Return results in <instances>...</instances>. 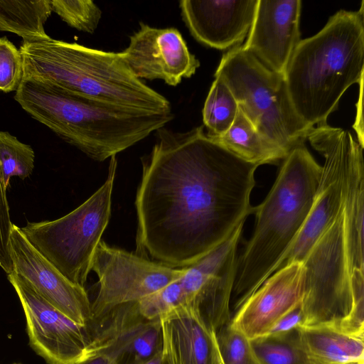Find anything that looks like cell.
<instances>
[{"mask_svg": "<svg viewBox=\"0 0 364 364\" xmlns=\"http://www.w3.org/2000/svg\"><path fill=\"white\" fill-rule=\"evenodd\" d=\"M141 159L135 206L136 254L174 268L191 265L224 242L253 212L258 167L207 135L165 127Z\"/></svg>", "mask_w": 364, "mask_h": 364, "instance_id": "obj_1", "label": "cell"}, {"mask_svg": "<svg viewBox=\"0 0 364 364\" xmlns=\"http://www.w3.org/2000/svg\"><path fill=\"white\" fill-rule=\"evenodd\" d=\"M320 166L301 144L282 161L264 200L253 207V234L237 259L230 302L235 312L278 268L303 226L321 179Z\"/></svg>", "mask_w": 364, "mask_h": 364, "instance_id": "obj_2", "label": "cell"}, {"mask_svg": "<svg viewBox=\"0 0 364 364\" xmlns=\"http://www.w3.org/2000/svg\"><path fill=\"white\" fill-rule=\"evenodd\" d=\"M14 98L34 119L97 161L132 146L174 117L104 104L29 78H23Z\"/></svg>", "mask_w": 364, "mask_h": 364, "instance_id": "obj_3", "label": "cell"}, {"mask_svg": "<svg viewBox=\"0 0 364 364\" xmlns=\"http://www.w3.org/2000/svg\"><path fill=\"white\" fill-rule=\"evenodd\" d=\"M363 1L358 11H338L291 55L284 78L296 112L309 127L327 124L344 92L363 80Z\"/></svg>", "mask_w": 364, "mask_h": 364, "instance_id": "obj_4", "label": "cell"}, {"mask_svg": "<svg viewBox=\"0 0 364 364\" xmlns=\"http://www.w3.org/2000/svg\"><path fill=\"white\" fill-rule=\"evenodd\" d=\"M23 77L44 82L73 95L138 110L171 112L164 96L139 79L121 52L94 49L49 37L23 41Z\"/></svg>", "mask_w": 364, "mask_h": 364, "instance_id": "obj_5", "label": "cell"}, {"mask_svg": "<svg viewBox=\"0 0 364 364\" xmlns=\"http://www.w3.org/2000/svg\"><path fill=\"white\" fill-rule=\"evenodd\" d=\"M216 76L225 82L239 109L267 140L287 154L304 144L313 127L296 112L284 75L267 68L240 45L223 54Z\"/></svg>", "mask_w": 364, "mask_h": 364, "instance_id": "obj_6", "label": "cell"}, {"mask_svg": "<svg viewBox=\"0 0 364 364\" xmlns=\"http://www.w3.org/2000/svg\"><path fill=\"white\" fill-rule=\"evenodd\" d=\"M117 166L116 156H112L104 183L68 214L54 220L29 222L21 228L28 242L64 277L84 288L109 221Z\"/></svg>", "mask_w": 364, "mask_h": 364, "instance_id": "obj_7", "label": "cell"}, {"mask_svg": "<svg viewBox=\"0 0 364 364\" xmlns=\"http://www.w3.org/2000/svg\"><path fill=\"white\" fill-rule=\"evenodd\" d=\"M302 266V326L331 324L348 331L353 298L345 240L343 202L341 210L313 245Z\"/></svg>", "mask_w": 364, "mask_h": 364, "instance_id": "obj_8", "label": "cell"}, {"mask_svg": "<svg viewBox=\"0 0 364 364\" xmlns=\"http://www.w3.org/2000/svg\"><path fill=\"white\" fill-rule=\"evenodd\" d=\"M186 269L169 267L101 240L91 267L98 277L97 292L91 301L92 316L117 306L138 302L178 279Z\"/></svg>", "mask_w": 364, "mask_h": 364, "instance_id": "obj_9", "label": "cell"}, {"mask_svg": "<svg viewBox=\"0 0 364 364\" xmlns=\"http://www.w3.org/2000/svg\"><path fill=\"white\" fill-rule=\"evenodd\" d=\"M351 133L327 124L314 127L307 139L325 158L316 195L309 213L277 269L302 263L323 232L342 209L343 176ZM276 270V271H277Z\"/></svg>", "mask_w": 364, "mask_h": 364, "instance_id": "obj_10", "label": "cell"}, {"mask_svg": "<svg viewBox=\"0 0 364 364\" xmlns=\"http://www.w3.org/2000/svg\"><path fill=\"white\" fill-rule=\"evenodd\" d=\"M244 223L221 244L186 267L177 279L181 305L194 309L215 332L231 319L230 300L236 276L237 249Z\"/></svg>", "mask_w": 364, "mask_h": 364, "instance_id": "obj_11", "label": "cell"}, {"mask_svg": "<svg viewBox=\"0 0 364 364\" xmlns=\"http://www.w3.org/2000/svg\"><path fill=\"white\" fill-rule=\"evenodd\" d=\"M7 278L25 314L29 345L48 364H78L92 355L86 325L59 311L14 271Z\"/></svg>", "mask_w": 364, "mask_h": 364, "instance_id": "obj_12", "label": "cell"}, {"mask_svg": "<svg viewBox=\"0 0 364 364\" xmlns=\"http://www.w3.org/2000/svg\"><path fill=\"white\" fill-rule=\"evenodd\" d=\"M86 326L92 355H107L116 364H144L161 350V320L144 318L137 302L92 316Z\"/></svg>", "mask_w": 364, "mask_h": 364, "instance_id": "obj_13", "label": "cell"}, {"mask_svg": "<svg viewBox=\"0 0 364 364\" xmlns=\"http://www.w3.org/2000/svg\"><path fill=\"white\" fill-rule=\"evenodd\" d=\"M139 28L129 36L128 46L121 53L139 79L161 80L176 86L190 78L200 67L180 31L176 28H155L140 22Z\"/></svg>", "mask_w": 364, "mask_h": 364, "instance_id": "obj_14", "label": "cell"}, {"mask_svg": "<svg viewBox=\"0 0 364 364\" xmlns=\"http://www.w3.org/2000/svg\"><path fill=\"white\" fill-rule=\"evenodd\" d=\"M14 271L35 291L74 322L86 325L92 317L91 301L84 287L64 277L26 238L21 228L12 225L10 236Z\"/></svg>", "mask_w": 364, "mask_h": 364, "instance_id": "obj_15", "label": "cell"}, {"mask_svg": "<svg viewBox=\"0 0 364 364\" xmlns=\"http://www.w3.org/2000/svg\"><path fill=\"white\" fill-rule=\"evenodd\" d=\"M300 0H258L242 47L270 70L284 75L300 42Z\"/></svg>", "mask_w": 364, "mask_h": 364, "instance_id": "obj_16", "label": "cell"}, {"mask_svg": "<svg viewBox=\"0 0 364 364\" xmlns=\"http://www.w3.org/2000/svg\"><path fill=\"white\" fill-rule=\"evenodd\" d=\"M303 295L302 263L284 266L249 296L230 323L250 340L264 336L283 315L301 304Z\"/></svg>", "mask_w": 364, "mask_h": 364, "instance_id": "obj_17", "label": "cell"}, {"mask_svg": "<svg viewBox=\"0 0 364 364\" xmlns=\"http://www.w3.org/2000/svg\"><path fill=\"white\" fill-rule=\"evenodd\" d=\"M258 0H181V14L192 36L225 50L240 45L254 20Z\"/></svg>", "mask_w": 364, "mask_h": 364, "instance_id": "obj_18", "label": "cell"}, {"mask_svg": "<svg viewBox=\"0 0 364 364\" xmlns=\"http://www.w3.org/2000/svg\"><path fill=\"white\" fill-rule=\"evenodd\" d=\"M165 364H223L215 332L192 308L180 305L161 319Z\"/></svg>", "mask_w": 364, "mask_h": 364, "instance_id": "obj_19", "label": "cell"}, {"mask_svg": "<svg viewBox=\"0 0 364 364\" xmlns=\"http://www.w3.org/2000/svg\"><path fill=\"white\" fill-rule=\"evenodd\" d=\"M363 147L350 140L343 176L345 240L351 273L364 270V162Z\"/></svg>", "mask_w": 364, "mask_h": 364, "instance_id": "obj_20", "label": "cell"}, {"mask_svg": "<svg viewBox=\"0 0 364 364\" xmlns=\"http://www.w3.org/2000/svg\"><path fill=\"white\" fill-rule=\"evenodd\" d=\"M301 346L307 355L329 364L364 361V336L346 331L331 324L301 326Z\"/></svg>", "mask_w": 364, "mask_h": 364, "instance_id": "obj_21", "label": "cell"}, {"mask_svg": "<svg viewBox=\"0 0 364 364\" xmlns=\"http://www.w3.org/2000/svg\"><path fill=\"white\" fill-rule=\"evenodd\" d=\"M211 139L242 160L257 166L276 164L288 155L264 137L240 109L228 130Z\"/></svg>", "mask_w": 364, "mask_h": 364, "instance_id": "obj_22", "label": "cell"}, {"mask_svg": "<svg viewBox=\"0 0 364 364\" xmlns=\"http://www.w3.org/2000/svg\"><path fill=\"white\" fill-rule=\"evenodd\" d=\"M52 11L50 0H0V31L17 34L23 41L48 38L44 24Z\"/></svg>", "mask_w": 364, "mask_h": 364, "instance_id": "obj_23", "label": "cell"}, {"mask_svg": "<svg viewBox=\"0 0 364 364\" xmlns=\"http://www.w3.org/2000/svg\"><path fill=\"white\" fill-rule=\"evenodd\" d=\"M238 109L230 88L220 77H215L203 108L207 135L214 138L225 134L233 123Z\"/></svg>", "mask_w": 364, "mask_h": 364, "instance_id": "obj_24", "label": "cell"}, {"mask_svg": "<svg viewBox=\"0 0 364 364\" xmlns=\"http://www.w3.org/2000/svg\"><path fill=\"white\" fill-rule=\"evenodd\" d=\"M298 328L282 335H264L251 339L252 348L259 363L311 364L301 346Z\"/></svg>", "mask_w": 364, "mask_h": 364, "instance_id": "obj_25", "label": "cell"}, {"mask_svg": "<svg viewBox=\"0 0 364 364\" xmlns=\"http://www.w3.org/2000/svg\"><path fill=\"white\" fill-rule=\"evenodd\" d=\"M34 160L35 154L30 145L21 142L7 132L0 131V178L5 191L12 176L22 180L30 176Z\"/></svg>", "mask_w": 364, "mask_h": 364, "instance_id": "obj_26", "label": "cell"}, {"mask_svg": "<svg viewBox=\"0 0 364 364\" xmlns=\"http://www.w3.org/2000/svg\"><path fill=\"white\" fill-rule=\"evenodd\" d=\"M52 10L70 27L93 33L102 16V11L91 0H50Z\"/></svg>", "mask_w": 364, "mask_h": 364, "instance_id": "obj_27", "label": "cell"}, {"mask_svg": "<svg viewBox=\"0 0 364 364\" xmlns=\"http://www.w3.org/2000/svg\"><path fill=\"white\" fill-rule=\"evenodd\" d=\"M215 337L223 364H260L250 339L230 322L215 332Z\"/></svg>", "mask_w": 364, "mask_h": 364, "instance_id": "obj_28", "label": "cell"}, {"mask_svg": "<svg viewBox=\"0 0 364 364\" xmlns=\"http://www.w3.org/2000/svg\"><path fill=\"white\" fill-rule=\"evenodd\" d=\"M181 304V294L177 280L137 302L139 314L149 321L161 320Z\"/></svg>", "mask_w": 364, "mask_h": 364, "instance_id": "obj_29", "label": "cell"}, {"mask_svg": "<svg viewBox=\"0 0 364 364\" xmlns=\"http://www.w3.org/2000/svg\"><path fill=\"white\" fill-rule=\"evenodd\" d=\"M23 77V58L6 37L0 38V91H16Z\"/></svg>", "mask_w": 364, "mask_h": 364, "instance_id": "obj_30", "label": "cell"}, {"mask_svg": "<svg viewBox=\"0 0 364 364\" xmlns=\"http://www.w3.org/2000/svg\"><path fill=\"white\" fill-rule=\"evenodd\" d=\"M12 225L6 198V191L4 188L0 178V267L6 274L14 272L10 250Z\"/></svg>", "mask_w": 364, "mask_h": 364, "instance_id": "obj_31", "label": "cell"}, {"mask_svg": "<svg viewBox=\"0 0 364 364\" xmlns=\"http://www.w3.org/2000/svg\"><path fill=\"white\" fill-rule=\"evenodd\" d=\"M304 314L301 304L283 315L266 335H282L296 329L303 325Z\"/></svg>", "mask_w": 364, "mask_h": 364, "instance_id": "obj_32", "label": "cell"}, {"mask_svg": "<svg viewBox=\"0 0 364 364\" xmlns=\"http://www.w3.org/2000/svg\"><path fill=\"white\" fill-rule=\"evenodd\" d=\"M363 80L359 83L360 85V94L357 103V114L355 117V122L353 127L358 135V141L363 146Z\"/></svg>", "mask_w": 364, "mask_h": 364, "instance_id": "obj_33", "label": "cell"}, {"mask_svg": "<svg viewBox=\"0 0 364 364\" xmlns=\"http://www.w3.org/2000/svg\"><path fill=\"white\" fill-rule=\"evenodd\" d=\"M78 364H116L111 358L102 354L93 355Z\"/></svg>", "mask_w": 364, "mask_h": 364, "instance_id": "obj_34", "label": "cell"}, {"mask_svg": "<svg viewBox=\"0 0 364 364\" xmlns=\"http://www.w3.org/2000/svg\"><path fill=\"white\" fill-rule=\"evenodd\" d=\"M144 364H165L161 356V350Z\"/></svg>", "mask_w": 364, "mask_h": 364, "instance_id": "obj_35", "label": "cell"}, {"mask_svg": "<svg viewBox=\"0 0 364 364\" xmlns=\"http://www.w3.org/2000/svg\"><path fill=\"white\" fill-rule=\"evenodd\" d=\"M309 359L311 360V364H329V363H325L319 362V361L315 360L314 359H311L310 358H309ZM347 364H364V361L358 362V363H347Z\"/></svg>", "mask_w": 364, "mask_h": 364, "instance_id": "obj_36", "label": "cell"}]
</instances>
